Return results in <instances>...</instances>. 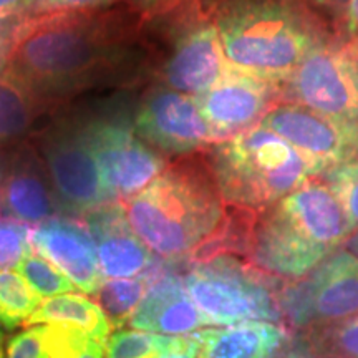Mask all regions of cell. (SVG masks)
I'll return each instance as SVG.
<instances>
[{
    "label": "cell",
    "instance_id": "18",
    "mask_svg": "<svg viewBox=\"0 0 358 358\" xmlns=\"http://www.w3.org/2000/svg\"><path fill=\"white\" fill-rule=\"evenodd\" d=\"M277 204L325 252H335L338 245L350 236L343 208L327 185L306 182Z\"/></svg>",
    "mask_w": 358,
    "mask_h": 358
},
{
    "label": "cell",
    "instance_id": "40",
    "mask_svg": "<svg viewBox=\"0 0 358 358\" xmlns=\"http://www.w3.org/2000/svg\"><path fill=\"white\" fill-rule=\"evenodd\" d=\"M131 2L138 3L141 7H156V6H163V3L171 2V0H131Z\"/></svg>",
    "mask_w": 358,
    "mask_h": 358
},
{
    "label": "cell",
    "instance_id": "2",
    "mask_svg": "<svg viewBox=\"0 0 358 358\" xmlns=\"http://www.w3.org/2000/svg\"><path fill=\"white\" fill-rule=\"evenodd\" d=\"M216 179L191 163L164 169L136 196L124 214L151 252L163 259L194 256L222 229Z\"/></svg>",
    "mask_w": 358,
    "mask_h": 358
},
{
    "label": "cell",
    "instance_id": "30",
    "mask_svg": "<svg viewBox=\"0 0 358 358\" xmlns=\"http://www.w3.org/2000/svg\"><path fill=\"white\" fill-rule=\"evenodd\" d=\"M30 234L32 232L25 224L10 219L0 221V272L19 266L27 250L32 248Z\"/></svg>",
    "mask_w": 358,
    "mask_h": 358
},
{
    "label": "cell",
    "instance_id": "34",
    "mask_svg": "<svg viewBox=\"0 0 358 358\" xmlns=\"http://www.w3.org/2000/svg\"><path fill=\"white\" fill-rule=\"evenodd\" d=\"M343 32L352 40V55H358V0H350L343 10Z\"/></svg>",
    "mask_w": 358,
    "mask_h": 358
},
{
    "label": "cell",
    "instance_id": "7",
    "mask_svg": "<svg viewBox=\"0 0 358 358\" xmlns=\"http://www.w3.org/2000/svg\"><path fill=\"white\" fill-rule=\"evenodd\" d=\"M289 78L302 106L358 128V77L350 53L317 42Z\"/></svg>",
    "mask_w": 358,
    "mask_h": 358
},
{
    "label": "cell",
    "instance_id": "11",
    "mask_svg": "<svg viewBox=\"0 0 358 358\" xmlns=\"http://www.w3.org/2000/svg\"><path fill=\"white\" fill-rule=\"evenodd\" d=\"M134 131L169 155H186L216 140L194 96L174 90H156L143 101Z\"/></svg>",
    "mask_w": 358,
    "mask_h": 358
},
{
    "label": "cell",
    "instance_id": "42",
    "mask_svg": "<svg viewBox=\"0 0 358 358\" xmlns=\"http://www.w3.org/2000/svg\"><path fill=\"white\" fill-rule=\"evenodd\" d=\"M285 345H287V343H285ZM285 345L280 348V350H277L274 355H271L268 358H284V353H285Z\"/></svg>",
    "mask_w": 358,
    "mask_h": 358
},
{
    "label": "cell",
    "instance_id": "33",
    "mask_svg": "<svg viewBox=\"0 0 358 358\" xmlns=\"http://www.w3.org/2000/svg\"><path fill=\"white\" fill-rule=\"evenodd\" d=\"M201 350V338L198 332L187 335H174L168 337L161 358H198Z\"/></svg>",
    "mask_w": 358,
    "mask_h": 358
},
{
    "label": "cell",
    "instance_id": "32",
    "mask_svg": "<svg viewBox=\"0 0 358 358\" xmlns=\"http://www.w3.org/2000/svg\"><path fill=\"white\" fill-rule=\"evenodd\" d=\"M30 19L32 17L27 15L0 22V71L7 66L17 43L24 37Z\"/></svg>",
    "mask_w": 358,
    "mask_h": 358
},
{
    "label": "cell",
    "instance_id": "5",
    "mask_svg": "<svg viewBox=\"0 0 358 358\" xmlns=\"http://www.w3.org/2000/svg\"><path fill=\"white\" fill-rule=\"evenodd\" d=\"M182 282L191 301L211 325L271 322L284 327L277 290L234 257L217 254L201 261Z\"/></svg>",
    "mask_w": 358,
    "mask_h": 358
},
{
    "label": "cell",
    "instance_id": "17",
    "mask_svg": "<svg viewBox=\"0 0 358 358\" xmlns=\"http://www.w3.org/2000/svg\"><path fill=\"white\" fill-rule=\"evenodd\" d=\"M129 325L134 330L174 337L198 332L211 324L191 301L181 277L159 274L133 313Z\"/></svg>",
    "mask_w": 358,
    "mask_h": 358
},
{
    "label": "cell",
    "instance_id": "29",
    "mask_svg": "<svg viewBox=\"0 0 358 358\" xmlns=\"http://www.w3.org/2000/svg\"><path fill=\"white\" fill-rule=\"evenodd\" d=\"M325 179L343 208L352 234L358 229V158L327 169Z\"/></svg>",
    "mask_w": 358,
    "mask_h": 358
},
{
    "label": "cell",
    "instance_id": "28",
    "mask_svg": "<svg viewBox=\"0 0 358 358\" xmlns=\"http://www.w3.org/2000/svg\"><path fill=\"white\" fill-rule=\"evenodd\" d=\"M168 335L143 330H118L105 345V358H161Z\"/></svg>",
    "mask_w": 358,
    "mask_h": 358
},
{
    "label": "cell",
    "instance_id": "6",
    "mask_svg": "<svg viewBox=\"0 0 358 358\" xmlns=\"http://www.w3.org/2000/svg\"><path fill=\"white\" fill-rule=\"evenodd\" d=\"M285 329L306 332L358 313V259L335 250L307 275L277 290Z\"/></svg>",
    "mask_w": 358,
    "mask_h": 358
},
{
    "label": "cell",
    "instance_id": "36",
    "mask_svg": "<svg viewBox=\"0 0 358 358\" xmlns=\"http://www.w3.org/2000/svg\"><path fill=\"white\" fill-rule=\"evenodd\" d=\"M284 358H320L310 350V347L303 342L301 335H297L292 342L285 345Z\"/></svg>",
    "mask_w": 358,
    "mask_h": 358
},
{
    "label": "cell",
    "instance_id": "10",
    "mask_svg": "<svg viewBox=\"0 0 358 358\" xmlns=\"http://www.w3.org/2000/svg\"><path fill=\"white\" fill-rule=\"evenodd\" d=\"M259 127L279 134L320 171L358 158V128L322 116L301 105L279 106Z\"/></svg>",
    "mask_w": 358,
    "mask_h": 358
},
{
    "label": "cell",
    "instance_id": "21",
    "mask_svg": "<svg viewBox=\"0 0 358 358\" xmlns=\"http://www.w3.org/2000/svg\"><path fill=\"white\" fill-rule=\"evenodd\" d=\"M40 324L64 325L80 330L103 347L106 345L113 330L110 320L95 301L73 292L45 299L24 327Z\"/></svg>",
    "mask_w": 358,
    "mask_h": 358
},
{
    "label": "cell",
    "instance_id": "3",
    "mask_svg": "<svg viewBox=\"0 0 358 358\" xmlns=\"http://www.w3.org/2000/svg\"><path fill=\"white\" fill-rule=\"evenodd\" d=\"M216 29L231 70L272 83L290 77L319 42L301 13L279 0H232Z\"/></svg>",
    "mask_w": 358,
    "mask_h": 358
},
{
    "label": "cell",
    "instance_id": "8",
    "mask_svg": "<svg viewBox=\"0 0 358 358\" xmlns=\"http://www.w3.org/2000/svg\"><path fill=\"white\" fill-rule=\"evenodd\" d=\"M43 158L58 208L87 216L113 203L85 134V128L52 129L43 140Z\"/></svg>",
    "mask_w": 358,
    "mask_h": 358
},
{
    "label": "cell",
    "instance_id": "37",
    "mask_svg": "<svg viewBox=\"0 0 358 358\" xmlns=\"http://www.w3.org/2000/svg\"><path fill=\"white\" fill-rule=\"evenodd\" d=\"M317 6L329 8V10H345L350 0H313Z\"/></svg>",
    "mask_w": 358,
    "mask_h": 358
},
{
    "label": "cell",
    "instance_id": "26",
    "mask_svg": "<svg viewBox=\"0 0 358 358\" xmlns=\"http://www.w3.org/2000/svg\"><path fill=\"white\" fill-rule=\"evenodd\" d=\"M43 299L17 272H0V329L24 325Z\"/></svg>",
    "mask_w": 358,
    "mask_h": 358
},
{
    "label": "cell",
    "instance_id": "39",
    "mask_svg": "<svg viewBox=\"0 0 358 358\" xmlns=\"http://www.w3.org/2000/svg\"><path fill=\"white\" fill-rule=\"evenodd\" d=\"M347 250L352 254L353 257L358 259V229L352 232L347 239Z\"/></svg>",
    "mask_w": 358,
    "mask_h": 358
},
{
    "label": "cell",
    "instance_id": "14",
    "mask_svg": "<svg viewBox=\"0 0 358 358\" xmlns=\"http://www.w3.org/2000/svg\"><path fill=\"white\" fill-rule=\"evenodd\" d=\"M272 95V82L229 70L221 82L194 96L216 140L245 131L264 115Z\"/></svg>",
    "mask_w": 358,
    "mask_h": 358
},
{
    "label": "cell",
    "instance_id": "22",
    "mask_svg": "<svg viewBox=\"0 0 358 358\" xmlns=\"http://www.w3.org/2000/svg\"><path fill=\"white\" fill-rule=\"evenodd\" d=\"M93 338L64 325H30L6 343L7 358H80Z\"/></svg>",
    "mask_w": 358,
    "mask_h": 358
},
{
    "label": "cell",
    "instance_id": "24",
    "mask_svg": "<svg viewBox=\"0 0 358 358\" xmlns=\"http://www.w3.org/2000/svg\"><path fill=\"white\" fill-rule=\"evenodd\" d=\"M159 274L161 272L156 271L153 266L141 275L128 277V279H106L103 282L95 294V302L110 320L113 330L129 324L150 285Z\"/></svg>",
    "mask_w": 358,
    "mask_h": 358
},
{
    "label": "cell",
    "instance_id": "41",
    "mask_svg": "<svg viewBox=\"0 0 358 358\" xmlns=\"http://www.w3.org/2000/svg\"><path fill=\"white\" fill-rule=\"evenodd\" d=\"M6 334H3V330L0 329V358H7L6 355Z\"/></svg>",
    "mask_w": 358,
    "mask_h": 358
},
{
    "label": "cell",
    "instance_id": "9",
    "mask_svg": "<svg viewBox=\"0 0 358 358\" xmlns=\"http://www.w3.org/2000/svg\"><path fill=\"white\" fill-rule=\"evenodd\" d=\"M85 134L111 199H129L164 171V159L122 122L96 120Z\"/></svg>",
    "mask_w": 358,
    "mask_h": 358
},
{
    "label": "cell",
    "instance_id": "43",
    "mask_svg": "<svg viewBox=\"0 0 358 358\" xmlns=\"http://www.w3.org/2000/svg\"><path fill=\"white\" fill-rule=\"evenodd\" d=\"M353 60H355V65H357V77H358V55H352Z\"/></svg>",
    "mask_w": 358,
    "mask_h": 358
},
{
    "label": "cell",
    "instance_id": "13",
    "mask_svg": "<svg viewBox=\"0 0 358 358\" xmlns=\"http://www.w3.org/2000/svg\"><path fill=\"white\" fill-rule=\"evenodd\" d=\"M30 244L40 256L60 268L83 294L95 295L101 287L103 274L96 244L83 222L48 219L32 231Z\"/></svg>",
    "mask_w": 358,
    "mask_h": 358
},
{
    "label": "cell",
    "instance_id": "1",
    "mask_svg": "<svg viewBox=\"0 0 358 358\" xmlns=\"http://www.w3.org/2000/svg\"><path fill=\"white\" fill-rule=\"evenodd\" d=\"M113 50L105 17L90 12L32 17L3 70L40 100L65 96L103 77Z\"/></svg>",
    "mask_w": 358,
    "mask_h": 358
},
{
    "label": "cell",
    "instance_id": "27",
    "mask_svg": "<svg viewBox=\"0 0 358 358\" xmlns=\"http://www.w3.org/2000/svg\"><path fill=\"white\" fill-rule=\"evenodd\" d=\"M17 272L42 299L73 292L75 285L60 268L30 248L17 266Z\"/></svg>",
    "mask_w": 358,
    "mask_h": 358
},
{
    "label": "cell",
    "instance_id": "35",
    "mask_svg": "<svg viewBox=\"0 0 358 358\" xmlns=\"http://www.w3.org/2000/svg\"><path fill=\"white\" fill-rule=\"evenodd\" d=\"M35 0H0V22L17 17H27Z\"/></svg>",
    "mask_w": 358,
    "mask_h": 358
},
{
    "label": "cell",
    "instance_id": "38",
    "mask_svg": "<svg viewBox=\"0 0 358 358\" xmlns=\"http://www.w3.org/2000/svg\"><path fill=\"white\" fill-rule=\"evenodd\" d=\"M80 358H105V347L93 340L90 347L85 350V353Z\"/></svg>",
    "mask_w": 358,
    "mask_h": 358
},
{
    "label": "cell",
    "instance_id": "12",
    "mask_svg": "<svg viewBox=\"0 0 358 358\" xmlns=\"http://www.w3.org/2000/svg\"><path fill=\"white\" fill-rule=\"evenodd\" d=\"M250 257L268 274L301 279L329 257L279 204L264 214L250 237Z\"/></svg>",
    "mask_w": 358,
    "mask_h": 358
},
{
    "label": "cell",
    "instance_id": "25",
    "mask_svg": "<svg viewBox=\"0 0 358 358\" xmlns=\"http://www.w3.org/2000/svg\"><path fill=\"white\" fill-rule=\"evenodd\" d=\"M301 337L320 358H358V313L334 324L313 327Z\"/></svg>",
    "mask_w": 358,
    "mask_h": 358
},
{
    "label": "cell",
    "instance_id": "23",
    "mask_svg": "<svg viewBox=\"0 0 358 358\" xmlns=\"http://www.w3.org/2000/svg\"><path fill=\"white\" fill-rule=\"evenodd\" d=\"M40 101L15 75L0 71V145L19 140L32 128Z\"/></svg>",
    "mask_w": 358,
    "mask_h": 358
},
{
    "label": "cell",
    "instance_id": "16",
    "mask_svg": "<svg viewBox=\"0 0 358 358\" xmlns=\"http://www.w3.org/2000/svg\"><path fill=\"white\" fill-rule=\"evenodd\" d=\"M85 226L96 244L100 271L106 279H128L145 274L155 257L129 226L124 208L108 203L85 216Z\"/></svg>",
    "mask_w": 358,
    "mask_h": 358
},
{
    "label": "cell",
    "instance_id": "31",
    "mask_svg": "<svg viewBox=\"0 0 358 358\" xmlns=\"http://www.w3.org/2000/svg\"><path fill=\"white\" fill-rule=\"evenodd\" d=\"M113 0H35L30 17L57 15V13H85L105 7Z\"/></svg>",
    "mask_w": 358,
    "mask_h": 358
},
{
    "label": "cell",
    "instance_id": "20",
    "mask_svg": "<svg viewBox=\"0 0 358 358\" xmlns=\"http://www.w3.org/2000/svg\"><path fill=\"white\" fill-rule=\"evenodd\" d=\"M198 334V358H268L287 342V329L271 322H243Z\"/></svg>",
    "mask_w": 358,
    "mask_h": 358
},
{
    "label": "cell",
    "instance_id": "19",
    "mask_svg": "<svg viewBox=\"0 0 358 358\" xmlns=\"http://www.w3.org/2000/svg\"><path fill=\"white\" fill-rule=\"evenodd\" d=\"M57 208L48 174L32 156H22L0 182V214L22 224H42Z\"/></svg>",
    "mask_w": 358,
    "mask_h": 358
},
{
    "label": "cell",
    "instance_id": "4",
    "mask_svg": "<svg viewBox=\"0 0 358 358\" xmlns=\"http://www.w3.org/2000/svg\"><path fill=\"white\" fill-rule=\"evenodd\" d=\"M213 166L219 194L248 208L279 203L322 173L306 155L262 127L219 145Z\"/></svg>",
    "mask_w": 358,
    "mask_h": 358
},
{
    "label": "cell",
    "instance_id": "15",
    "mask_svg": "<svg viewBox=\"0 0 358 358\" xmlns=\"http://www.w3.org/2000/svg\"><path fill=\"white\" fill-rule=\"evenodd\" d=\"M216 24H199L181 35L164 66V78L174 92L199 96L229 73Z\"/></svg>",
    "mask_w": 358,
    "mask_h": 358
}]
</instances>
